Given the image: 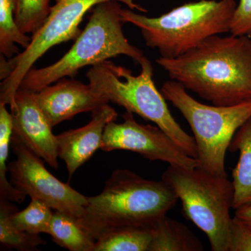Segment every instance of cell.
<instances>
[{
    "label": "cell",
    "mask_w": 251,
    "mask_h": 251,
    "mask_svg": "<svg viewBox=\"0 0 251 251\" xmlns=\"http://www.w3.org/2000/svg\"><path fill=\"white\" fill-rule=\"evenodd\" d=\"M36 97L52 128L78 114L93 112L109 103L90 84L66 77L36 92Z\"/></svg>",
    "instance_id": "12"
},
{
    "label": "cell",
    "mask_w": 251,
    "mask_h": 251,
    "mask_svg": "<svg viewBox=\"0 0 251 251\" xmlns=\"http://www.w3.org/2000/svg\"><path fill=\"white\" fill-rule=\"evenodd\" d=\"M178 200L174 190L163 180L146 179L130 170L117 169L105 181L101 192L87 197L83 215L77 220L96 242L117 227L152 228Z\"/></svg>",
    "instance_id": "2"
},
{
    "label": "cell",
    "mask_w": 251,
    "mask_h": 251,
    "mask_svg": "<svg viewBox=\"0 0 251 251\" xmlns=\"http://www.w3.org/2000/svg\"><path fill=\"white\" fill-rule=\"evenodd\" d=\"M11 147L16 159L8 163V169L15 188L31 199L44 201L54 211L75 219L83 215L87 197L51 174L44 160L13 133Z\"/></svg>",
    "instance_id": "9"
},
{
    "label": "cell",
    "mask_w": 251,
    "mask_h": 251,
    "mask_svg": "<svg viewBox=\"0 0 251 251\" xmlns=\"http://www.w3.org/2000/svg\"><path fill=\"white\" fill-rule=\"evenodd\" d=\"M228 251H251V229L235 216L229 229Z\"/></svg>",
    "instance_id": "23"
},
{
    "label": "cell",
    "mask_w": 251,
    "mask_h": 251,
    "mask_svg": "<svg viewBox=\"0 0 251 251\" xmlns=\"http://www.w3.org/2000/svg\"><path fill=\"white\" fill-rule=\"evenodd\" d=\"M53 209L44 201L31 199L29 205L11 216L13 224L21 230L33 234H49Z\"/></svg>",
    "instance_id": "21"
},
{
    "label": "cell",
    "mask_w": 251,
    "mask_h": 251,
    "mask_svg": "<svg viewBox=\"0 0 251 251\" xmlns=\"http://www.w3.org/2000/svg\"><path fill=\"white\" fill-rule=\"evenodd\" d=\"M117 116L116 110L106 104L92 112L87 125L56 135L57 155L65 163L69 177L100 149L105 126Z\"/></svg>",
    "instance_id": "13"
},
{
    "label": "cell",
    "mask_w": 251,
    "mask_h": 251,
    "mask_svg": "<svg viewBox=\"0 0 251 251\" xmlns=\"http://www.w3.org/2000/svg\"><path fill=\"white\" fill-rule=\"evenodd\" d=\"M239 151V161L232 173L234 187L232 209L251 204V117L238 129L229 147Z\"/></svg>",
    "instance_id": "14"
},
{
    "label": "cell",
    "mask_w": 251,
    "mask_h": 251,
    "mask_svg": "<svg viewBox=\"0 0 251 251\" xmlns=\"http://www.w3.org/2000/svg\"><path fill=\"white\" fill-rule=\"evenodd\" d=\"M18 211L11 201L0 199V244L9 250L37 251L46 242L39 234L28 233L18 228L11 221V216Z\"/></svg>",
    "instance_id": "18"
},
{
    "label": "cell",
    "mask_w": 251,
    "mask_h": 251,
    "mask_svg": "<svg viewBox=\"0 0 251 251\" xmlns=\"http://www.w3.org/2000/svg\"><path fill=\"white\" fill-rule=\"evenodd\" d=\"M122 9L121 3L117 1L94 6L88 23L67 53L48 67L31 69L19 88L38 92L64 77L74 78L84 67H93L117 56H127L140 64L145 55L126 38Z\"/></svg>",
    "instance_id": "3"
},
{
    "label": "cell",
    "mask_w": 251,
    "mask_h": 251,
    "mask_svg": "<svg viewBox=\"0 0 251 251\" xmlns=\"http://www.w3.org/2000/svg\"><path fill=\"white\" fill-rule=\"evenodd\" d=\"M122 118V123L112 121L106 125L100 150H127L150 161H161L182 168H197L196 159L188 156L159 127L138 123L129 112H126Z\"/></svg>",
    "instance_id": "10"
},
{
    "label": "cell",
    "mask_w": 251,
    "mask_h": 251,
    "mask_svg": "<svg viewBox=\"0 0 251 251\" xmlns=\"http://www.w3.org/2000/svg\"><path fill=\"white\" fill-rule=\"evenodd\" d=\"M151 229L149 251H201L202 243L188 227L165 216Z\"/></svg>",
    "instance_id": "15"
},
{
    "label": "cell",
    "mask_w": 251,
    "mask_h": 251,
    "mask_svg": "<svg viewBox=\"0 0 251 251\" xmlns=\"http://www.w3.org/2000/svg\"><path fill=\"white\" fill-rule=\"evenodd\" d=\"M51 0H16L15 19L20 30L33 34L40 29L50 11Z\"/></svg>",
    "instance_id": "22"
},
{
    "label": "cell",
    "mask_w": 251,
    "mask_h": 251,
    "mask_svg": "<svg viewBox=\"0 0 251 251\" xmlns=\"http://www.w3.org/2000/svg\"><path fill=\"white\" fill-rule=\"evenodd\" d=\"M156 63L171 80L217 106L251 100V37L207 38L196 48L173 59Z\"/></svg>",
    "instance_id": "1"
},
{
    "label": "cell",
    "mask_w": 251,
    "mask_h": 251,
    "mask_svg": "<svg viewBox=\"0 0 251 251\" xmlns=\"http://www.w3.org/2000/svg\"><path fill=\"white\" fill-rule=\"evenodd\" d=\"M49 16L39 30L31 34V42L23 52L6 59L1 54L0 62V103L9 105L10 110L16 108L15 97L21 82L33 66L54 46L80 35L79 26L84 16L94 6L102 2L117 1L128 9L140 13L148 10L133 0H54Z\"/></svg>",
    "instance_id": "8"
},
{
    "label": "cell",
    "mask_w": 251,
    "mask_h": 251,
    "mask_svg": "<svg viewBox=\"0 0 251 251\" xmlns=\"http://www.w3.org/2000/svg\"><path fill=\"white\" fill-rule=\"evenodd\" d=\"M161 92L179 110L192 130L197 148V168L216 176H227L226 153L236 132L251 117V100L230 106L206 105L173 80L164 82Z\"/></svg>",
    "instance_id": "6"
},
{
    "label": "cell",
    "mask_w": 251,
    "mask_h": 251,
    "mask_svg": "<svg viewBox=\"0 0 251 251\" xmlns=\"http://www.w3.org/2000/svg\"><path fill=\"white\" fill-rule=\"evenodd\" d=\"M141 72L133 75L128 68L107 60L91 67L86 74L94 92L127 112L137 114L163 130L188 156L196 159L197 148L194 138L172 115L166 99L156 88L153 80V67L144 57L140 62Z\"/></svg>",
    "instance_id": "5"
},
{
    "label": "cell",
    "mask_w": 251,
    "mask_h": 251,
    "mask_svg": "<svg viewBox=\"0 0 251 251\" xmlns=\"http://www.w3.org/2000/svg\"><path fill=\"white\" fill-rule=\"evenodd\" d=\"M162 180L181 201L185 217L206 234L211 251H228L234 187L227 176L198 168L170 166Z\"/></svg>",
    "instance_id": "7"
},
{
    "label": "cell",
    "mask_w": 251,
    "mask_h": 251,
    "mask_svg": "<svg viewBox=\"0 0 251 251\" xmlns=\"http://www.w3.org/2000/svg\"><path fill=\"white\" fill-rule=\"evenodd\" d=\"M13 133V117L6 105L0 103V199L22 203L26 198L7 179L8 156Z\"/></svg>",
    "instance_id": "19"
},
{
    "label": "cell",
    "mask_w": 251,
    "mask_h": 251,
    "mask_svg": "<svg viewBox=\"0 0 251 251\" xmlns=\"http://www.w3.org/2000/svg\"><path fill=\"white\" fill-rule=\"evenodd\" d=\"M16 0H0V52L7 59L19 54L20 45L26 49L31 37L20 30L15 19Z\"/></svg>",
    "instance_id": "20"
},
{
    "label": "cell",
    "mask_w": 251,
    "mask_h": 251,
    "mask_svg": "<svg viewBox=\"0 0 251 251\" xmlns=\"http://www.w3.org/2000/svg\"><path fill=\"white\" fill-rule=\"evenodd\" d=\"M16 108L11 110L13 134L40 156L51 168L59 167L56 135L36 100V92L18 89Z\"/></svg>",
    "instance_id": "11"
},
{
    "label": "cell",
    "mask_w": 251,
    "mask_h": 251,
    "mask_svg": "<svg viewBox=\"0 0 251 251\" xmlns=\"http://www.w3.org/2000/svg\"><path fill=\"white\" fill-rule=\"evenodd\" d=\"M229 32L232 35L251 37V0H239L232 17Z\"/></svg>",
    "instance_id": "24"
},
{
    "label": "cell",
    "mask_w": 251,
    "mask_h": 251,
    "mask_svg": "<svg viewBox=\"0 0 251 251\" xmlns=\"http://www.w3.org/2000/svg\"><path fill=\"white\" fill-rule=\"evenodd\" d=\"M237 6L235 0H200L158 17H148L130 9H122L120 16L125 24L139 28L148 47L158 50L163 58L173 59L210 36L229 32Z\"/></svg>",
    "instance_id": "4"
},
{
    "label": "cell",
    "mask_w": 251,
    "mask_h": 251,
    "mask_svg": "<svg viewBox=\"0 0 251 251\" xmlns=\"http://www.w3.org/2000/svg\"><path fill=\"white\" fill-rule=\"evenodd\" d=\"M59 247L70 251H94L95 242L79 224L77 219L54 211L49 234Z\"/></svg>",
    "instance_id": "16"
},
{
    "label": "cell",
    "mask_w": 251,
    "mask_h": 251,
    "mask_svg": "<svg viewBox=\"0 0 251 251\" xmlns=\"http://www.w3.org/2000/svg\"><path fill=\"white\" fill-rule=\"evenodd\" d=\"M151 239V229L117 227L100 235L96 240L94 251H149Z\"/></svg>",
    "instance_id": "17"
},
{
    "label": "cell",
    "mask_w": 251,
    "mask_h": 251,
    "mask_svg": "<svg viewBox=\"0 0 251 251\" xmlns=\"http://www.w3.org/2000/svg\"><path fill=\"white\" fill-rule=\"evenodd\" d=\"M234 216L251 229V204L236 209Z\"/></svg>",
    "instance_id": "25"
}]
</instances>
